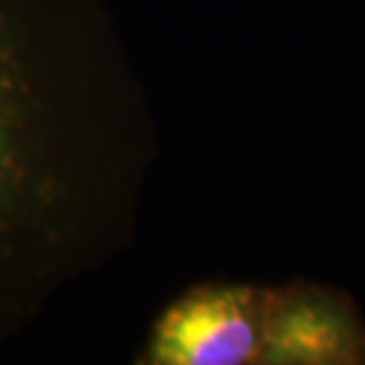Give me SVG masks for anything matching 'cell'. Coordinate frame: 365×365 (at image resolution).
I'll use <instances>...</instances> for the list:
<instances>
[{
    "instance_id": "6da1fadb",
    "label": "cell",
    "mask_w": 365,
    "mask_h": 365,
    "mask_svg": "<svg viewBox=\"0 0 365 365\" xmlns=\"http://www.w3.org/2000/svg\"><path fill=\"white\" fill-rule=\"evenodd\" d=\"M150 148L102 0H0V346L128 242Z\"/></svg>"
},
{
    "instance_id": "3957f363",
    "label": "cell",
    "mask_w": 365,
    "mask_h": 365,
    "mask_svg": "<svg viewBox=\"0 0 365 365\" xmlns=\"http://www.w3.org/2000/svg\"><path fill=\"white\" fill-rule=\"evenodd\" d=\"M264 365H363L365 318L346 292L297 280L266 287Z\"/></svg>"
},
{
    "instance_id": "7a4b0ae2",
    "label": "cell",
    "mask_w": 365,
    "mask_h": 365,
    "mask_svg": "<svg viewBox=\"0 0 365 365\" xmlns=\"http://www.w3.org/2000/svg\"><path fill=\"white\" fill-rule=\"evenodd\" d=\"M266 287L202 282L182 292L152 325L140 363L247 365L264 351Z\"/></svg>"
}]
</instances>
